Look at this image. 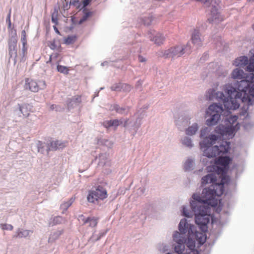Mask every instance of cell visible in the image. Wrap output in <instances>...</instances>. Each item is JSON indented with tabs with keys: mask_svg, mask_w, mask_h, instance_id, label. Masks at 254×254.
<instances>
[{
	"mask_svg": "<svg viewBox=\"0 0 254 254\" xmlns=\"http://www.w3.org/2000/svg\"><path fill=\"white\" fill-rule=\"evenodd\" d=\"M148 35L150 40L157 46L162 45L165 40V38L162 33L155 30L149 31Z\"/></svg>",
	"mask_w": 254,
	"mask_h": 254,
	"instance_id": "9c48e42d",
	"label": "cell"
},
{
	"mask_svg": "<svg viewBox=\"0 0 254 254\" xmlns=\"http://www.w3.org/2000/svg\"><path fill=\"white\" fill-rule=\"evenodd\" d=\"M156 248L161 253H165L168 250V246L164 243H158L157 244Z\"/></svg>",
	"mask_w": 254,
	"mask_h": 254,
	"instance_id": "ee69618b",
	"label": "cell"
},
{
	"mask_svg": "<svg viewBox=\"0 0 254 254\" xmlns=\"http://www.w3.org/2000/svg\"><path fill=\"white\" fill-rule=\"evenodd\" d=\"M187 50V47L184 45H177L162 52L161 56L164 58H173L176 56H183Z\"/></svg>",
	"mask_w": 254,
	"mask_h": 254,
	"instance_id": "5b68a950",
	"label": "cell"
},
{
	"mask_svg": "<svg viewBox=\"0 0 254 254\" xmlns=\"http://www.w3.org/2000/svg\"><path fill=\"white\" fill-rule=\"evenodd\" d=\"M238 129V125L234 126V125L225 123L217 126L215 132L217 134L220 135L223 140H228L234 136Z\"/></svg>",
	"mask_w": 254,
	"mask_h": 254,
	"instance_id": "6da1fadb",
	"label": "cell"
},
{
	"mask_svg": "<svg viewBox=\"0 0 254 254\" xmlns=\"http://www.w3.org/2000/svg\"><path fill=\"white\" fill-rule=\"evenodd\" d=\"M253 79H254V75L253 73H249V74H246V77H245L244 80L249 82L251 83H253Z\"/></svg>",
	"mask_w": 254,
	"mask_h": 254,
	"instance_id": "9f6ffc18",
	"label": "cell"
},
{
	"mask_svg": "<svg viewBox=\"0 0 254 254\" xmlns=\"http://www.w3.org/2000/svg\"><path fill=\"white\" fill-rule=\"evenodd\" d=\"M63 2V6L64 8L65 9H69L70 8V5H71V1H64Z\"/></svg>",
	"mask_w": 254,
	"mask_h": 254,
	"instance_id": "6f0895ef",
	"label": "cell"
},
{
	"mask_svg": "<svg viewBox=\"0 0 254 254\" xmlns=\"http://www.w3.org/2000/svg\"><path fill=\"white\" fill-rule=\"evenodd\" d=\"M220 16L219 9L217 5H214L211 7V14H210V19L211 20H214L219 19Z\"/></svg>",
	"mask_w": 254,
	"mask_h": 254,
	"instance_id": "4dcf8cb0",
	"label": "cell"
},
{
	"mask_svg": "<svg viewBox=\"0 0 254 254\" xmlns=\"http://www.w3.org/2000/svg\"><path fill=\"white\" fill-rule=\"evenodd\" d=\"M77 37L75 35H71L67 37L65 39V43L66 44L70 45L74 43L77 40Z\"/></svg>",
	"mask_w": 254,
	"mask_h": 254,
	"instance_id": "f907efd6",
	"label": "cell"
},
{
	"mask_svg": "<svg viewBox=\"0 0 254 254\" xmlns=\"http://www.w3.org/2000/svg\"><path fill=\"white\" fill-rule=\"evenodd\" d=\"M196 166L195 159L193 157L187 158L183 163L182 168L185 172H189L194 170Z\"/></svg>",
	"mask_w": 254,
	"mask_h": 254,
	"instance_id": "2e32d148",
	"label": "cell"
},
{
	"mask_svg": "<svg viewBox=\"0 0 254 254\" xmlns=\"http://www.w3.org/2000/svg\"><path fill=\"white\" fill-rule=\"evenodd\" d=\"M66 143L65 141H61L58 140H53L48 141L46 144H43L41 142H39L38 144V148L39 151L43 150V148H45L47 151H58L66 147Z\"/></svg>",
	"mask_w": 254,
	"mask_h": 254,
	"instance_id": "3957f363",
	"label": "cell"
},
{
	"mask_svg": "<svg viewBox=\"0 0 254 254\" xmlns=\"http://www.w3.org/2000/svg\"><path fill=\"white\" fill-rule=\"evenodd\" d=\"M139 59H140L141 62H144L145 61V58H144L143 57L141 56L139 57Z\"/></svg>",
	"mask_w": 254,
	"mask_h": 254,
	"instance_id": "94428289",
	"label": "cell"
},
{
	"mask_svg": "<svg viewBox=\"0 0 254 254\" xmlns=\"http://www.w3.org/2000/svg\"><path fill=\"white\" fill-rule=\"evenodd\" d=\"M181 213L182 214L186 217H192L193 216V213L191 208L186 206H182L180 208Z\"/></svg>",
	"mask_w": 254,
	"mask_h": 254,
	"instance_id": "d6a6232c",
	"label": "cell"
},
{
	"mask_svg": "<svg viewBox=\"0 0 254 254\" xmlns=\"http://www.w3.org/2000/svg\"><path fill=\"white\" fill-rule=\"evenodd\" d=\"M107 197V193L105 189L102 187H98L93 189L89 192L87 199L90 203H95L99 200H103Z\"/></svg>",
	"mask_w": 254,
	"mask_h": 254,
	"instance_id": "277c9868",
	"label": "cell"
},
{
	"mask_svg": "<svg viewBox=\"0 0 254 254\" xmlns=\"http://www.w3.org/2000/svg\"><path fill=\"white\" fill-rule=\"evenodd\" d=\"M21 40L22 43V57L23 59H24L27 52V37L25 30L22 31Z\"/></svg>",
	"mask_w": 254,
	"mask_h": 254,
	"instance_id": "603a6c76",
	"label": "cell"
},
{
	"mask_svg": "<svg viewBox=\"0 0 254 254\" xmlns=\"http://www.w3.org/2000/svg\"><path fill=\"white\" fill-rule=\"evenodd\" d=\"M248 64L249 59L247 57L245 56L238 57L232 62V65L238 68L245 67Z\"/></svg>",
	"mask_w": 254,
	"mask_h": 254,
	"instance_id": "e0dca14e",
	"label": "cell"
},
{
	"mask_svg": "<svg viewBox=\"0 0 254 254\" xmlns=\"http://www.w3.org/2000/svg\"><path fill=\"white\" fill-rule=\"evenodd\" d=\"M122 121L119 120H112L105 121L103 123L104 126L105 128H110L111 127H117L122 124Z\"/></svg>",
	"mask_w": 254,
	"mask_h": 254,
	"instance_id": "836d02e7",
	"label": "cell"
},
{
	"mask_svg": "<svg viewBox=\"0 0 254 254\" xmlns=\"http://www.w3.org/2000/svg\"><path fill=\"white\" fill-rule=\"evenodd\" d=\"M54 30H55L56 31V33H57L60 34L59 31H58V30H57L56 27L55 26H54Z\"/></svg>",
	"mask_w": 254,
	"mask_h": 254,
	"instance_id": "be15d7a7",
	"label": "cell"
},
{
	"mask_svg": "<svg viewBox=\"0 0 254 254\" xmlns=\"http://www.w3.org/2000/svg\"><path fill=\"white\" fill-rule=\"evenodd\" d=\"M200 195L203 200L204 203L207 205L208 202L215 199V197L217 196L216 192L213 186L204 189Z\"/></svg>",
	"mask_w": 254,
	"mask_h": 254,
	"instance_id": "52a82bcc",
	"label": "cell"
},
{
	"mask_svg": "<svg viewBox=\"0 0 254 254\" xmlns=\"http://www.w3.org/2000/svg\"><path fill=\"white\" fill-rule=\"evenodd\" d=\"M221 120V114H214L210 116L206 121V124L209 127H213L219 123Z\"/></svg>",
	"mask_w": 254,
	"mask_h": 254,
	"instance_id": "484cf974",
	"label": "cell"
},
{
	"mask_svg": "<svg viewBox=\"0 0 254 254\" xmlns=\"http://www.w3.org/2000/svg\"><path fill=\"white\" fill-rule=\"evenodd\" d=\"M219 139V137L216 134H209L207 137L200 141V147L202 149H206L209 147L213 146L214 144L217 143Z\"/></svg>",
	"mask_w": 254,
	"mask_h": 254,
	"instance_id": "ba28073f",
	"label": "cell"
},
{
	"mask_svg": "<svg viewBox=\"0 0 254 254\" xmlns=\"http://www.w3.org/2000/svg\"><path fill=\"white\" fill-rule=\"evenodd\" d=\"M246 71L249 73H253L254 71V63H249L245 68Z\"/></svg>",
	"mask_w": 254,
	"mask_h": 254,
	"instance_id": "11a10c76",
	"label": "cell"
},
{
	"mask_svg": "<svg viewBox=\"0 0 254 254\" xmlns=\"http://www.w3.org/2000/svg\"><path fill=\"white\" fill-rule=\"evenodd\" d=\"M231 162V158L228 156H221L217 157L214 160L215 165L225 168L229 165Z\"/></svg>",
	"mask_w": 254,
	"mask_h": 254,
	"instance_id": "9a60e30c",
	"label": "cell"
},
{
	"mask_svg": "<svg viewBox=\"0 0 254 254\" xmlns=\"http://www.w3.org/2000/svg\"><path fill=\"white\" fill-rule=\"evenodd\" d=\"M221 154L218 147L217 145H213L204 149V156L207 158H216Z\"/></svg>",
	"mask_w": 254,
	"mask_h": 254,
	"instance_id": "5bb4252c",
	"label": "cell"
},
{
	"mask_svg": "<svg viewBox=\"0 0 254 254\" xmlns=\"http://www.w3.org/2000/svg\"><path fill=\"white\" fill-rule=\"evenodd\" d=\"M225 109L228 110H236L240 107V103L236 100L229 99L227 102L224 103Z\"/></svg>",
	"mask_w": 254,
	"mask_h": 254,
	"instance_id": "ffe728a7",
	"label": "cell"
},
{
	"mask_svg": "<svg viewBox=\"0 0 254 254\" xmlns=\"http://www.w3.org/2000/svg\"><path fill=\"white\" fill-rule=\"evenodd\" d=\"M206 171L210 173L215 174L218 175H223L224 173V168L215 165L208 166L206 168Z\"/></svg>",
	"mask_w": 254,
	"mask_h": 254,
	"instance_id": "44dd1931",
	"label": "cell"
},
{
	"mask_svg": "<svg viewBox=\"0 0 254 254\" xmlns=\"http://www.w3.org/2000/svg\"><path fill=\"white\" fill-rule=\"evenodd\" d=\"M181 143L184 146L187 148H192L194 147V143L193 142L192 140L189 137H184L181 140Z\"/></svg>",
	"mask_w": 254,
	"mask_h": 254,
	"instance_id": "f35d334b",
	"label": "cell"
},
{
	"mask_svg": "<svg viewBox=\"0 0 254 254\" xmlns=\"http://www.w3.org/2000/svg\"><path fill=\"white\" fill-rule=\"evenodd\" d=\"M224 89L228 96L227 97L231 99H241L243 96V92H239L231 85H225Z\"/></svg>",
	"mask_w": 254,
	"mask_h": 254,
	"instance_id": "30bf717a",
	"label": "cell"
},
{
	"mask_svg": "<svg viewBox=\"0 0 254 254\" xmlns=\"http://www.w3.org/2000/svg\"><path fill=\"white\" fill-rule=\"evenodd\" d=\"M31 233H33V231H31V230L19 229V230H18V232L16 234V237H20V238L26 237L30 235Z\"/></svg>",
	"mask_w": 254,
	"mask_h": 254,
	"instance_id": "60d3db41",
	"label": "cell"
},
{
	"mask_svg": "<svg viewBox=\"0 0 254 254\" xmlns=\"http://www.w3.org/2000/svg\"><path fill=\"white\" fill-rule=\"evenodd\" d=\"M1 227L3 230H7V231H11L14 229V227L12 225L7 223H4L1 225Z\"/></svg>",
	"mask_w": 254,
	"mask_h": 254,
	"instance_id": "f5cc1de1",
	"label": "cell"
},
{
	"mask_svg": "<svg viewBox=\"0 0 254 254\" xmlns=\"http://www.w3.org/2000/svg\"><path fill=\"white\" fill-rule=\"evenodd\" d=\"M210 132V128L208 127H204L202 128L200 131V137L201 139H204L205 137H207L209 135V133Z\"/></svg>",
	"mask_w": 254,
	"mask_h": 254,
	"instance_id": "681fc988",
	"label": "cell"
},
{
	"mask_svg": "<svg viewBox=\"0 0 254 254\" xmlns=\"http://www.w3.org/2000/svg\"><path fill=\"white\" fill-rule=\"evenodd\" d=\"M174 251L178 254H182L185 250V246L183 244H176L174 246Z\"/></svg>",
	"mask_w": 254,
	"mask_h": 254,
	"instance_id": "7dc6e473",
	"label": "cell"
},
{
	"mask_svg": "<svg viewBox=\"0 0 254 254\" xmlns=\"http://www.w3.org/2000/svg\"><path fill=\"white\" fill-rule=\"evenodd\" d=\"M214 189H215L217 196H221L222 195L223 193V184H216L212 185Z\"/></svg>",
	"mask_w": 254,
	"mask_h": 254,
	"instance_id": "7bdbcfd3",
	"label": "cell"
},
{
	"mask_svg": "<svg viewBox=\"0 0 254 254\" xmlns=\"http://www.w3.org/2000/svg\"><path fill=\"white\" fill-rule=\"evenodd\" d=\"M192 42L195 45H199L202 43L200 34L198 30H194L191 37Z\"/></svg>",
	"mask_w": 254,
	"mask_h": 254,
	"instance_id": "4316f807",
	"label": "cell"
},
{
	"mask_svg": "<svg viewBox=\"0 0 254 254\" xmlns=\"http://www.w3.org/2000/svg\"><path fill=\"white\" fill-rule=\"evenodd\" d=\"M223 108L221 105L218 103H213L208 107L206 110V117H210L214 114H221L223 112Z\"/></svg>",
	"mask_w": 254,
	"mask_h": 254,
	"instance_id": "7c38bea8",
	"label": "cell"
},
{
	"mask_svg": "<svg viewBox=\"0 0 254 254\" xmlns=\"http://www.w3.org/2000/svg\"><path fill=\"white\" fill-rule=\"evenodd\" d=\"M217 175L215 174L210 173L205 175L201 180V185L203 186L208 184L214 185L216 184H221L219 181Z\"/></svg>",
	"mask_w": 254,
	"mask_h": 254,
	"instance_id": "8fae6325",
	"label": "cell"
},
{
	"mask_svg": "<svg viewBox=\"0 0 254 254\" xmlns=\"http://www.w3.org/2000/svg\"><path fill=\"white\" fill-rule=\"evenodd\" d=\"M216 89L214 88H211L209 89L206 91L204 95V97L207 101H211L213 100L214 98L215 93H216Z\"/></svg>",
	"mask_w": 254,
	"mask_h": 254,
	"instance_id": "e575fe53",
	"label": "cell"
},
{
	"mask_svg": "<svg viewBox=\"0 0 254 254\" xmlns=\"http://www.w3.org/2000/svg\"><path fill=\"white\" fill-rule=\"evenodd\" d=\"M188 229V223L187 219L183 218L181 220L178 225V230L179 232L182 234H185Z\"/></svg>",
	"mask_w": 254,
	"mask_h": 254,
	"instance_id": "f546056e",
	"label": "cell"
},
{
	"mask_svg": "<svg viewBox=\"0 0 254 254\" xmlns=\"http://www.w3.org/2000/svg\"><path fill=\"white\" fill-rule=\"evenodd\" d=\"M57 70L62 74H67L69 71V69L67 67L63 66H58L57 67Z\"/></svg>",
	"mask_w": 254,
	"mask_h": 254,
	"instance_id": "db71d44e",
	"label": "cell"
},
{
	"mask_svg": "<svg viewBox=\"0 0 254 254\" xmlns=\"http://www.w3.org/2000/svg\"><path fill=\"white\" fill-rule=\"evenodd\" d=\"M172 238L174 242L179 244H184L185 243L187 237L184 234H182L179 231H174L172 234Z\"/></svg>",
	"mask_w": 254,
	"mask_h": 254,
	"instance_id": "d6986e66",
	"label": "cell"
},
{
	"mask_svg": "<svg viewBox=\"0 0 254 254\" xmlns=\"http://www.w3.org/2000/svg\"><path fill=\"white\" fill-rule=\"evenodd\" d=\"M171 254V253H167V254Z\"/></svg>",
	"mask_w": 254,
	"mask_h": 254,
	"instance_id": "e7e4bbea",
	"label": "cell"
},
{
	"mask_svg": "<svg viewBox=\"0 0 254 254\" xmlns=\"http://www.w3.org/2000/svg\"><path fill=\"white\" fill-rule=\"evenodd\" d=\"M238 120V117L235 115L229 116L227 117L225 120V123L234 125L236 122Z\"/></svg>",
	"mask_w": 254,
	"mask_h": 254,
	"instance_id": "c3c4849f",
	"label": "cell"
},
{
	"mask_svg": "<svg viewBox=\"0 0 254 254\" xmlns=\"http://www.w3.org/2000/svg\"><path fill=\"white\" fill-rule=\"evenodd\" d=\"M190 207L195 215H210L211 210L207 204L198 202L194 200L190 201Z\"/></svg>",
	"mask_w": 254,
	"mask_h": 254,
	"instance_id": "7a4b0ae2",
	"label": "cell"
},
{
	"mask_svg": "<svg viewBox=\"0 0 254 254\" xmlns=\"http://www.w3.org/2000/svg\"><path fill=\"white\" fill-rule=\"evenodd\" d=\"M52 19L53 22H54L55 23H57V20H58V11L56 9L54 11V12L53 13Z\"/></svg>",
	"mask_w": 254,
	"mask_h": 254,
	"instance_id": "680465c9",
	"label": "cell"
},
{
	"mask_svg": "<svg viewBox=\"0 0 254 254\" xmlns=\"http://www.w3.org/2000/svg\"><path fill=\"white\" fill-rule=\"evenodd\" d=\"M17 42L18 37L16 31L14 27L12 28L9 38V51L11 58L16 61L17 57Z\"/></svg>",
	"mask_w": 254,
	"mask_h": 254,
	"instance_id": "8992f818",
	"label": "cell"
},
{
	"mask_svg": "<svg viewBox=\"0 0 254 254\" xmlns=\"http://www.w3.org/2000/svg\"><path fill=\"white\" fill-rule=\"evenodd\" d=\"M199 129V126L197 123H194L190 126L185 130V134L187 136H192L195 135L198 132Z\"/></svg>",
	"mask_w": 254,
	"mask_h": 254,
	"instance_id": "f1b7e54d",
	"label": "cell"
},
{
	"mask_svg": "<svg viewBox=\"0 0 254 254\" xmlns=\"http://www.w3.org/2000/svg\"><path fill=\"white\" fill-rule=\"evenodd\" d=\"M194 236L195 237L197 241L200 244H204L205 243L207 240V235L204 232H200L197 231Z\"/></svg>",
	"mask_w": 254,
	"mask_h": 254,
	"instance_id": "d590c367",
	"label": "cell"
},
{
	"mask_svg": "<svg viewBox=\"0 0 254 254\" xmlns=\"http://www.w3.org/2000/svg\"><path fill=\"white\" fill-rule=\"evenodd\" d=\"M230 144H231L229 141H221L218 146L221 153H226L229 152V151H230Z\"/></svg>",
	"mask_w": 254,
	"mask_h": 254,
	"instance_id": "83f0119b",
	"label": "cell"
},
{
	"mask_svg": "<svg viewBox=\"0 0 254 254\" xmlns=\"http://www.w3.org/2000/svg\"><path fill=\"white\" fill-rule=\"evenodd\" d=\"M27 83L28 85V88L31 92H38L39 89V85H38L35 81L33 79H27Z\"/></svg>",
	"mask_w": 254,
	"mask_h": 254,
	"instance_id": "1f68e13d",
	"label": "cell"
},
{
	"mask_svg": "<svg viewBox=\"0 0 254 254\" xmlns=\"http://www.w3.org/2000/svg\"><path fill=\"white\" fill-rule=\"evenodd\" d=\"M75 198H73L70 199V200H68L67 202H66L64 203L61 206V210L62 211L63 213H65L68 208L71 206V204H73L74 203V200H75Z\"/></svg>",
	"mask_w": 254,
	"mask_h": 254,
	"instance_id": "ab89813d",
	"label": "cell"
},
{
	"mask_svg": "<svg viewBox=\"0 0 254 254\" xmlns=\"http://www.w3.org/2000/svg\"><path fill=\"white\" fill-rule=\"evenodd\" d=\"M195 221L197 224L200 226L207 225L210 222V218L208 215H196Z\"/></svg>",
	"mask_w": 254,
	"mask_h": 254,
	"instance_id": "cb8c5ba5",
	"label": "cell"
},
{
	"mask_svg": "<svg viewBox=\"0 0 254 254\" xmlns=\"http://www.w3.org/2000/svg\"><path fill=\"white\" fill-rule=\"evenodd\" d=\"M196 227H195L193 225H191L190 226L189 228V234L190 236L192 237V236H195V234L197 232Z\"/></svg>",
	"mask_w": 254,
	"mask_h": 254,
	"instance_id": "816d5d0a",
	"label": "cell"
},
{
	"mask_svg": "<svg viewBox=\"0 0 254 254\" xmlns=\"http://www.w3.org/2000/svg\"><path fill=\"white\" fill-rule=\"evenodd\" d=\"M82 101V98L80 96H75L68 101L67 103L68 108L69 109H73L78 106Z\"/></svg>",
	"mask_w": 254,
	"mask_h": 254,
	"instance_id": "d4e9b609",
	"label": "cell"
},
{
	"mask_svg": "<svg viewBox=\"0 0 254 254\" xmlns=\"http://www.w3.org/2000/svg\"><path fill=\"white\" fill-rule=\"evenodd\" d=\"M62 233V231H57L53 233L52 234H51V235L49 237L48 242L49 243H51V242H54L60 236Z\"/></svg>",
	"mask_w": 254,
	"mask_h": 254,
	"instance_id": "f6af8a7d",
	"label": "cell"
},
{
	"mask_svg": "<svg viewBox=\"0 0 254 254\" xmlns=\"http://www.w3.org/2000/svg\"><path fill=\"white\" fill-rule=\"evenodd\" d=\"M20 110L24 116H28L30 112V107L26 104H23L20 105Z\"/></svg>",
	"mask_w": 254,
	"mask_h": 254,
	"instance_id": "bcb514c9",
	"label": "cell"
},
{
	"mask_svg": "<svg viewBox=\"0 0 254 254\" xmlns=\"http://www.w3.org/2000/svg\"><path fill=\"white\" fill-rule=\"evenodd\" d=\"M65 222V219L63 217L56 216L53 218L50 221L49 226H53L61 224Z\"/></svg>",
	"mask_w": 254,
	"mask_h": 254,
	"instance_id": "8d00e7d4",
	"label": "cell"
},
{
	"mask_svg": "<svg viewBox=\"0 0 254 254\" xmlns=\"http://www.w3.org/2000/svg\"><path fill=\"white\" fill-rule=\"evenodd\" d=\"M246 74L241 68H236L233 70L231 74V78L234 79H245Z\"/></svg>",
	"mask_w": 254,
	"mask_h": 254,
	"instance_id": "7402d4cb",
	"label": "cell"
},
{
	"mask_svg": "<svg viewBox=\"0 0 254 254\" xmlns=\"http://www.w3.org/2000/svg\"><path fill=\"white\" fill-rule=\"evenodd\" d=\"M193 251L192 252L191 254H198V252L196 251V250H192Z\"/></svg>",
	"mask_w": 254,
	"mask_h": 254,
	"instance_id": "6125c7cd",
	"label": "cell"
},
{
	"mask_svg": "<svg viewBox=\"0 0 254 254\" xmlns=\"http://www.w3.org/2000/svg\"><path fill=\"white\" fill-rule=\"evenodd\" d=\"M132 89L130 85L125 83H116L113 85L111 89L115 92H129Z\"/></svg>",
	"mask_w": 254,
	"mask_h": 254,
	"instance_id": "ac0fdd59",
	"label": "cell"
},
{
	"mask_svg": "<svg viewBox=\"0 0 254 254\" xmlns=\"http://www.w3.org/2000/svg\"><path fill=\"white\" fill-rule=\"evenodd\" d=\"M81 3V1H71V5L75 6H77V5H79Z\"/></svg>",
	"mask_w": 254,
	"mask_h": 254,
	"instance_id": "91938a15",
	"label": "cell"
},
{
	"mask_svg": "<svg viewBox=\"0 0 254 254\" xmlns=\"http://www.w3.org/2000/svg\"><path fill=\"white\" fill-rule=\"evenodd\" d=\"M186 245L187 246L190 250H194L195 247V241L194 239L191 236H188L187 237L185 242Z\"/></svg>",
	"mask_w": 254,
	"mask_h": 254,
	"instance_id": "b9f144b4",
	"label": "cell"
},
{
	"mask_svg": "<svg viewBox=\"0 0 254 254\" xmlns=\"http://www.w3.org/2000/svg\"><path fill=\"white\" fill-rule=\"evenodd\" d=\"M234 85L232 86L236 89L241 92H247L253 85V83H251L244 79L240 82H234Z\"/></svg>",
	"mask_w": 254,
	"mask_h": 254,
	"instance_id": "4fadbf2b",
	"label": "cell"
},
{
	"mask_svg": "<svg viewBox=\"0 0 254 254\" xmlns=\"http://www.w3.org/2000/svg\"><path fill=\"white\" fill-rule=\"evenodd\" d=\"M214 98H215L218 101L222 102L223 103L227 102L229 99L228 97L225 96L222 92H216L215 96H214Z\"/></svg>",
	"mask_w": 254,
	"mask_h": 254,
	"instance_id": "74e56055",
	"label": "cell"
}]
</instances>
